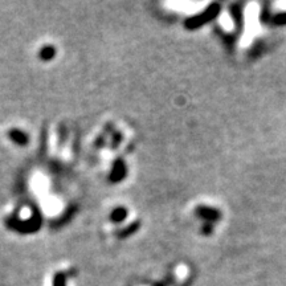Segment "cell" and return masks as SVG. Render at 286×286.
I'll return each mask as SVG.
<instances>
[{
  "label": "cell",
  "instance_id": "obj_1",
  "mask_svg": "<svg viewBox=\"0 0 286 286\" xmlns=\"http://www.w3.org/2000/svg\"><path fill=\"white\" fill-rule=\"evenodd\" d=\"M126 175V167H125V163L122 162L121 159H118L117 162L113 166V170L110 172V180L113 183H117V181H121Z\"/></svg>",
  "mask_w": 286,
  "mask_h": 286
},
{
  "label": "cell",
  "instance_id": "obj_2",
  "mask_svg": "<svg viewBox=\"0 0 286 286\" xmlns=\"http://www.w3.org/2000/svg\"><path fill=\"white\" fill-rule=\"evenodd\" d=\"M217 10H219V7H217V6L211 7L210 10L207 11V12L204 13V15L197 16V17H195V19H192V20H188V22H187V27H188V28H195V27L200 26L201 23H206V22H204V20L210 19V17H213V16L216 15Z\"/></svg>",
  "mask_w": 286,
  "mask_h": 286
},
{
  "label": "cell",
  "instance_id": "obj_3",
  "mask_svg": "<svg viewBox=\"0 0 286 286\" xmlns=\"http://www.w3.org/2000/svg\"><path fill=\"white\" fill-rule=\"evenodd\" d=\"M8 135H10V138L13 140V142L20 145V146H26L27 143L29 142L28 135H27L24 131L17 130V129H12V130H10Z\"/></svg>",
  "mask_w": 286,
  "mask_h": 286
},
{
  "label": "cell",
  "instance_id": "obj_4",
  "mask_svg": "<svg viewBox=\"0 0 286 286\" xmlns=\"http://www.w3.org/2000/svg\"><path fill=\"white\" fill-rule=\"evenodd\" d=\"M56 56V48L52 47V45H47V47L42 48L40 49V53H38V57L44 61H49Z\"/></svg>",
  "mask_w": 286,
  "mask_h": 286
},
{
  "label": "cell",
  "instance_id": "obj_5",
  "mask_svg": "<svg viewBox=\"0 0 286 286\" xmlns=\"http://www.w3.org/2000/svg\"><path fill=\"white\" fill-rule=\"evenodd\" d=\"M126 216H127V211L125 210V208H117V210H114L113 212H111L110 219L114 222H121L122 220L126 219Z\"/></svg>",
  "mask_w": 286,
  "mask_h": 286
},
{
  "label": "cell",
  "instance_id": "obj_6",
  "mask_svg": "<svg viewBox=\"0 0 286 286\" xmlns=\"http://www.w3.org/2000/svg\"><path fill=\"white\" fill-rule=\"evenodd\" d=\"M199 215L208 220H213V219H217L219 217V213L217 211L215 210H211V208H199Z\"/></svg>",
  "mask_w": 286,
  "mask_h": 286
},
{
  "label": "cell",
  "instance_id": "obj_7",
  "mask_svg": "<svg viewBox=\"0 0 286 286\" xmlns=\"http://www.w3.org/2000/svg\"><path fill=\"white\" fill-rule=\"evenodd\" d=\"M139 228V222L138 221H135L134 222V224H131L130 227H127L126 229H124V231H122V237H125V236H129V235H131V233L133 232H135V229H138Z\"/></svg>",
  "mask_w": 286,
  "mask_h": 286
},
{
  "label": "cell",
  "instance_id": "obj_8",
  "mask_svg": "<svg viewBox=\"0 0 286 286\" xmlns=\"http://www.w3.org/2000/svg\"><path fill=\"white\" fill-rule=\"evenodd\" d=\"M53 286H65V274L57 273L54 276Z\"/></svg>",
  "mask_w": 286,
  "mask_h": 286
}]
</instances>
